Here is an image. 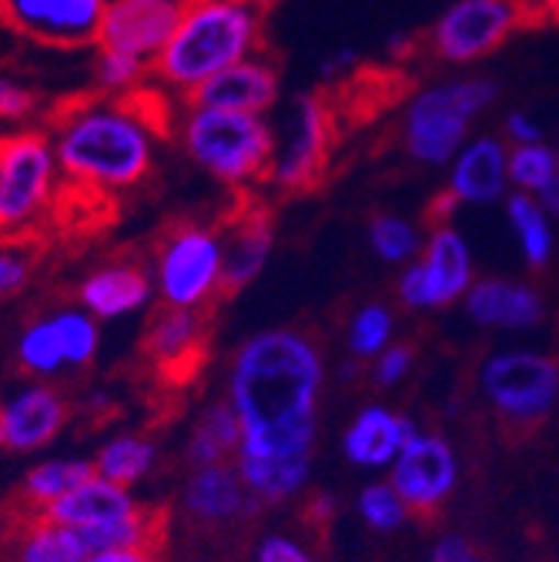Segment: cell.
<instances>
[{"instance_id":"ac0fdd59","label":"cell","mask_w":559,"mask_h":562,"mask_svg":"<svg viewBox=\"0 0 559 562\" xmlns=\"http://www.w3.org/2000/svg\"><path fill=\"white\" fill-rule=\"evenodd\" d=\"M191 101L204 108L268 117L278 108V101H282V70H278V64L261 50L222 70V75L208 81Z\"/></svg>"},{"instance_id":"1f68e13d","label":"cell","mask_w":559,"mask_h":562,"mask_svg":"<svg viewBox=\"0 0 559 562\" xmlns=\"http://www.w3.org/2000/svg\"><path fill=\"white\" fill-rule=\"evenodd\" d=\"M18 366L21 372L47 382L54 375H60L67 366V356L60 348V338H57V328L51 322V315H41L34 322L24 325V331L18 335Z\"/></svg>"},{"instance_id":"484cf974","label":"cell","mask_w":559,"mask_h":562,"mask_svg":"<svg viewBox=\"0 0 559 562\" xmlns=\"http://www.w3.org/2000/svg\"><path fill=\"white\" fill-rule=\"evenodd\" d=\"M94 475V462L85 459H44L21 479V499L31 513H51L60 499Z\"/></svg>"},{"instance_id":"e575fe53","label":"cell","mask_w":559,"mask_h":562,"mask_svg":"<svg viewBox=\"0 0 559 562\" xmlns=\"http://www.w3.org/2000/svg\"><path fill=\"white\" fill-rule=\"evenodd\" d=\"M392 335H395V315L389 305L382 302H369L362 305L353 322H348V351H353L356 359H379L382 351L392 345Z\"/></svg>"},{"instance_id":"d6986e66","label":"cell","mask_w":559,"mask_h":562,"mask_svg":"<svg viewBox=\"0 0 559 562\" xmlns=\"http://www.w3.org/2000/svg\"><path fill=\"white\" fill-rule=\"evenodd\" d=\"M155 278L137 261H104L88 271L78 285V305L88 308L98 322H114L148 308L155 299Z\"/></svg>"},{"instance_id":"83f0119b","label":"cell","mask_w":559,"mask_h":562,"mask_svg":"<svg viewBox=\"0 0 559 562\" xmlns=\"http://www.w3.org/2000/svg\"><path fill=\"white\" fill-rule=\"evenodd\" d=\"M506 222H510V232L519 245L523 261L529 268H546L552 261V251H556V235H552L549 211L539 204V198L513 191L506 198Z\"/></svg>"},{"instance_id":"7dc6e473","label":"cell","mask_w":559,"mask_h":562,"mask_svg":"<svg viewBox=\"0 0 559 562\" xmlns=\"http://www.w3.org/2000/svg\"><path fill=\"white\" fill-rule=\"evenodd\" d=\"M539 204L549 211V218H559V178H556V181L539 194Z\"/></svg>"},{"instance_id":"6da1fadb","label":"cell","mask_w":559,"mask_h":562,"mask_svg":"<svg viewBox=\"0 0 559 562\" xmlns=\"http://www.w3.org/2000/svg\"><path fill=\"white\" fill-rule=\"evenodd\" d=\"M325 362L295 328L251 335L228 369V402L242 422L235 469L258 503H286L309 485Z\"/></svg>"},{"instance_id":"9a60e30c","label":"cell","mask_w":559,"mask_h":562,"mask_svg":"<svg viewBox=\"0 0 559 562\" xmlns=\"http://www.w3.org/2000/svg\"><path fill=\"white\" fill-rule=\"evenodd\" d=\"M510 140L500 134H472L456 161L446 168V194L449 207H485L506 201L513 194L510 184Z\"/></svg>"},{"instance_id":"ba28073f","label":"cell","mask_w":559,"mask_h":562,"mask_svg":"<svg viewBox=\"0 0 559 562\" xmlns=\"http://www.w3.org/2000/svg\"><path fill=\"white\" fill-rule=\"evenodd\" d=\"M47 516L71 526L85 539L88 552L155 546L158 536V519L142 509V503L131 496V488L98 472L81 482L67 499H60Z\"/></svg>"},{"instance_id":"4fadbf2b","label":"cell","mask_w":559,"mask_h":562,"mask_svg":"<svg viewBox=\"0 0 559 562\" xmlns=\"http://www.w3.org/2000/svg\"><path fill=\"white\" fill-rule=\"evenodd\" d=\"M111 0H0L14 37L51 50H98Z\"/></svg>"},{"instance_id":"30bf717a","label":"cell","mask_w":559,"mask_h":562,"mask_svg":"<svg viewBox=\"0 0 559 562\" xmlns=\"http://www.w3.org/2000/svg\"><path fill=\"white\" fill-rule=\"evenodd\" d=\"M476 379L489 408L513 426H536L559 405V362L536 348L496 351Z\"/></svg>"},{"instance_id":"681fc988","label":"cell","mask_w":559,"mask_h":562,"mask_svg":"<svg viewBox=\"0 0 559 562\" xmlns=\"http://www.w3.org/2000/svg\"><path fill=\"white\" fill-rule=\"evenodd\" d=\"M238 4H245V8H251V11H258V14H265L271 4H278V0H238Z\"/></svg>"},{"instance_id":"c3c4849f","label":"cell","mask_w":559,"mask_h":562,"mask_svg":"<svg viewBox=\"0 0 559 562\" xmlns=\"http://www.w3.org/2000/svg\"><path fill=\"white\" fill-rule=\"evenodd\" d=\"M312 513H318V516H328V513H332V496H325V492H322V496L312 503Z\"/></svg>"},{"instance_id":"74e56055","label":"cell","mask_w":559,"mask_h":562,"mask_svg":"<svg viewBox=\"0 0 559 562\" xmlns=\"http://www.w3.org/2000/svg\"><path fill=\"white\" fill-rule=\"evenodd\" d=\"M31 274H34L31 251L21 241H8L4 251H0V292H4V299L24 292L31 285Z\"/></svg>"},{"instance_id":"8fae6325","label":"cell","mask_w":559,"mask_h":562,"mask_svg":"<svg viewBox=\"0 0 559 562\" xmlns=\"http://www.w3.org/2000/svg\"><path fill=\"white\" fill-rule=\"evenodd\" d=\"M278 145L268 184L278 191H309L322 181L332 145H335V111L322 94H295L286 108L282 124H275Z\"/></svg>"},{"instance_id":"836d02e7","label":"cell","mask_w":559,"mask_h":562,"mask_svg":"<svg viewBox=\"0 0 559 562\" xmlns=\"http://www.w3.org/2000/svg\"><path fill=\"white\" fill-rule=\"evenodd\" d=\"M559 178V155L546 140L539 145H516L510 148V184L519 194L539 198Z\"/></svg>"},{"instance_id":"ee69618b","label":"cell","mask_w":559,"mask_h":562,"mask_svg":"<svg viewBox=\"0 0 559 562\" xmlns=\"http://www.w3.org/2000/svg\"><path fill=\"white\" fill-rule=\"evenodd\" d=\"M85 562H158V552H155V546H131V549L91 552Z\"/></svg>"},{"instance_id":"f1b7e54d","label":"cell","mask_w":559,"mask_h":562,"mask_svg":"<svg viewBox=\"0 0 559 562\" xmlns=\"http://www.w3.org/2000/svg\"><path fill=\"white\" fill-rule=\"evenodd\" d=\"M91 81H94L98 94L134 98V94H145L148 88H155V64L137 54L98 47L91 57Z\"/></svg>"},{"instance_id":"d4e9b609","label":"cell","mask_w":559,"mask_h":562,"mask_svg":"<svg viewBox=\"0 0 559 562\" xmlns=\"http://www.w3.org/2000/svg\"><path fill=\"white\" fill-rule=\"evenodd\" d=\"M85 539L47 513H27L14 536V562H85Z\"/></svg>"},{"instance_id":"5bb4252c","label":"cell","mask_w":559,"mask_h":562,"mask_svg":"<svg viewBox=\"0 0 559 562\" xmlns=\"http://www.w3.org/2000/svg\"><path fill=\"white\" fill-rule=\"evenodd\" d=\"M389 482L412 513H436L459 485V456L443 436L415 429L389 469Z\"/></svg>"},{"instance_id":"277c9868","label":"cell","mask_w":559,"mask_h":562,"mask_svg":"<svg viewBox=\"0 0 559 562\" xmlns=\"http://www.w3.org/2000/svg\"><path fill=\"white\" fill-rule=\"evenodd\" d=\"M171 134L194 168L232 191L268 184L278 134L268 117L204 108L194 101L175 104Z\"/></svg>"},{"instance_id":"8d00e7d4","label":"cell","mask_w":559,"mask_h":562,"mask_svg":"<svg viewBox=\"0 0 559 562\" xmlns=\"http://www.w3.org/2000/svg\"><path fill=\"white\" fill-rule=\"evenodd\" d=\"M37 114H41V98L31 85L18 81L14 75L0 78V124H4V131L37 127Z\"/></svg>"},{"instance_id":"60d3db41","label":"cell","mask_w":559,"mask_h":562,"mask_svg":"<svg viewBox=\"0 0 559 562\" xmlns=\"http://www.w3.org/2000/svg\"><path fill=\"white\" fill-rule=\"evenodd\" d=\"M503 137L510 140L513 148H516V145H539V140L546 137V131H543V124H539L536 114L516 108V111H510V114L503 117Z\"/></svg>"},{"instance_id":"44dd1931","label":"cell","mask_w":559,"mask_h":562,"mask_svg":"<svg viewBox=\"0 0 559 562\" xmlns=\"http://www.w3.org/2000/svg\"><path fill=\"white\" fill-rule=\"evenodd\" d=\"M415 426L389 405H366L342 436V456L359 469H392Z\"/></svg>"},{"instance_id":"cb8c5ba5","label":"cell","mask_w":559,"mask_h":562,"mask_svg":"<svg viewBox=\"0 0 559 562\" xmlns=\"http://www.w3.org/2000/svg\"><path fill=\"white\" fill-rule=\"evenodd\" d=\"M201 341H204V318L201 312L188 308H165L152 331H148V356L158 362L161 372H185L201 359Z\"/></svg>"},{"instance_id":"52a82bcc","label":"cell","mask_w":559,"mask_h":562,"mask_svg":"<svg viewBox=\"0 0 559 562\" xmlns=\"http://www.w3.org/2000/svg\"><path fill=\"white\" fill-rule=\"evenodd\" d=\"M152 278L165 308L212 305L225 292V232L198 222L168 228L155 248Z\"/></svg>"},{"instance_id":"603a6c76","label":"cell","mask_w":559,"mask_h":562,"mask_svg":"<svg viewBox=\"0 0 559 562\" xmlns=\"http://www.w3.org/2000/svg\"><path fill=\"white\" fill-rule=\"evenodd\" d=\"M275 232L265 207H245L225 228V292H238L265 271Z\"/></svg>"},{"instance_id":"f546056e","label":"cell","mask_w":559,"mask_h":562,"mask_svg":"<svg viewBox=\"0 0 559 562\" xmlns=\"http://www.w3.org/2000/svg\"><path fill=\"white\" fill-rule=\"evenodd\" d=\"M158 462V449L155 442L142 439V436H114L108 439L98 456H94V472L118 482V485H137L142 479L152 475Z\"/></svg>"},{"instance_id":"7a4b0ae2","label":"cell","mask_w":559,"mask_h":562,"mask_svg":"<svg viewBox=\"0 0 559 562\" xmlns=\"http://www.w3.org/2000/svg\"><path fill=\"white\" fill-rule=\"evenodd\" d=\"M155 88L134 98L85 94L60 104L44 124L54 137L64 181L94 194L134 191L158 165L161 137L171 134V117L148 108Z\"/></svg>"},{"instance_id":"7bdbcfd3","label":"cell","mask_w":559,"mask_h":562,"mask_svg":"<svg viewBox=\"0 0 559 562\" xmlns=\"http://www.w3.org/2000/svg\"><path fill=\"white\" fill-rule=\"evenodd\" d=\"M356 64H359V50H356V47H338V50H332V54L322 60L318 75H322V81H338V78H345Z\"/></svg>"},{"instance_id":"bcb514c9","label":"cell","mask_w":559,"mask_h":562,"mask_svg":"<svg viewBox=\"0 0 559 562\" xmlns=\"http://www.w3.org/2000/svg\"><path fill=\"white\" fill-rule=\"evenodd\" d=\"M533 24H559V0H523Z\"/></svg>"},{"instance_id":"ffe728a7","label":"cell","mask_w":559,"mask_h":562,"mask_svg":"<svg viewBox=\"0 0 559 562\" xmlns=\"http://www.w3.org/2000/svg\"><path fill=\"white\" fill-rule=\"evenodd\" d=\"M462 305L479 328L493 331H529L543 322V295L513 278H476Z\"/></svg>"},{"instance_id":"d590c367","label":"cell","mask_w":559,"mask_h":562,"mask_svg":"<svg viewBox=\"0 0 559 562\" xmlns=\"http://www.w3.org/2000/svg\"><path fill=\"white\" fill-rule=\"evenodd\" d=\"M362 522L376 532H395L405 526L409 519V506L405 499L395 492V485L385 479V482H369L362 492H359V503H356Z\"/></svg>"},{"instance_id":"5b68a950","label":"cell","mask_w":559,"mask_h":562,"mask_svg":"<svg viewBox=\"0 0 559 562\" xmlns=\"http://www.w3.org/2000/svg\"><path fill=\"white\" fill-rule=\"evenodd\" d=\"M500 101V85L462 75L418 88L399 111V145L423 168H449L472 137V124Z\"/></svg>"},{"instance_id":"b9f144b4","label":"cell","mask_w":559,"mask_h":562,"mask_svg":"<svg viewBox=\"0 0 559 562\" xmlns=\"http://www.w3.org/2000/svg\"><path fill=\"white\" fill-rule=\"evenodd\" d=\"M429 562H482V559H479V552L472 549L469 539H462V536L452 532V536H443V539L433 546Z\"/></svg>"},{"instance_id":"3957f363","label":"cell","mask_w":559,"mask_h":562,"mask_svg":"<svg viewBox=\"0 0 559 562\" xmlns=\"http://www.w3.org/2000/svg\"><path fill=\"white\" fill-rule=\"evenodd\" d=\"M265 21L238 0H188L181 27L155 60V88L191 101L222 70L261 54Z\"/></svg>"},{"instance_id":"7402d4cb","label":"cell","mask_w":559,"mask_h":562,"mask_svg":"<svg viewBox=\"0 0 559 562\" xmlns=\"http://www.w3.org/2000/svg\"><path fill=\"white\" fill-rule=\"evenodd\" d=\"M255 496L248 492L242 472L228 462L222 465H198L185 485V513L198 522L222 526L238 519Z\"/></svg>"},{"instance_id":"f907efd6","label":"cell","mask_w":559,"mask_h":562,"mask_svg":"<svg viewBox=\"0 0 559 562\" xmlns=\"http://www.w3.org/2000/svg\"><path fill=\"white\" fill-rule=\"evenodd\" d=\"M556 155H559V145H556Z\"/></svg>"},{"instance_id":"d6a6232c","label":"cell","mask_w":559,"mask_h":562,"mask_svg":"<svg viewBox=\"0 0 559 562\" xmlns=\"http://www.w3.org/2000/svg\"><path fill=\"white\" fill-rule=\"evenodd\" d=\"M51 322L57 328V338H60V348L67 356V366L71 369H85L94 362L98 348H101V328H98V318L88 312V308H57L51 312Z\"/></svg>"},{"instance_id":"2e32d148","label":"cell","mask_w":559,"mask_h":562,"mask_svg":"<svg viewBox=\"0 0 559 562\" xmlns=\"http://www.w3.org/2000/svg\"><path fill=\"white\" fill-rule=\"evenodd\" d=\"M185 11L188 0H111L98 47L137 54L155 64L181 27Z\"/></svg>"},{"instance_id":"4dcf8cb0","label":"cell","mask_w":559,"mask_h":562,"mask_svg":"<svg viewBox=\"0 0 559 562\" xmlns=\"http://www.w3.org/2000/svg\"><path fill=\"white\" fill-rule=\"evenodd\" d=\"M369 248L379 261L385 265H395V268H405L412 265L418 255H423L426 248V238L423 228H418L415 222L402 218V215H392V211H382V215H376L369 222Z\"/></svg>"},{"instance_id":"ab89813d","label":"cell","mask_w":559,"mask_h":562,"mask_svg":"<svg viewBox=\"0 0 559 562\" xmlns=\"http://www.w3.org/2000/svg\"><path fill=\"white\" fill-rule=\"evenodd\" d=\"M412 362H415V356H412V348L409 345H389L382 356L376 359V385H382V389H395L409 372H412Z\"/></svg>"},{"instance_id":"e0dca14e","label":"cell","mask_w":559,"mask_h":562,"mask_svg":"<svg viewBox=\"0 0 559 562\" xmlns=\"http://www.w3.org/2000/svg\"><path fill=\"white\" fill-rule=\"evenodd\" d=\"M67 422V402L51 382H24L0 408V446L8 452L27 456L47 449Z\"/></svg>"},{"instance_id":"9c48e42d","label":"cell","mask_w":559,"mask_h":562,"mask_svg":"<svg viewBox=\"0 0 559 562\" xmlns=\"http://www.w3.org/2000/svg\"><path fill=\"white\" fill-rule=\"evenodd\" d=\"M533 27L523 0H452L429 24L423 47L449 67H472Z\"/></svg>"},{"instance_id":"4316f807","label":"cell","mask_w":559,"mask_h":562,"mask_svg":"<svg viewBox=\"0 0 559 562\" xmlns=\"http://www.w3.org/2000/svg\"><path fill=\"white\" fill-rule=\"evenodd\" d=\"M242 446V422L232 408V402H212L194 422L191 439H188V456L198 465H222L232 456H238Z\"/></svg>"},{"instance_id":"f6af8a7d","label":"cell","mask_w":559,"mask_h":562,"mask_svg":"<svg viewBox=\"0 0 559 562\" xmlns=\"http://www.w3.org/2000/svg\"><path fill=\"white\" fill-rule=\"evenodd\" d=\"M418 41L415 34H392V37H385V57H392V60H405V57H412L415 50H418Z\"/></svg>"},{"instance_id":"f35d334b","label":"cell","mask_w":559,"mask_h":562,"mask_svg":"<svg viewBox=\"0 0 559 562\" xmlns=\"http://www.w3.org/2000/svg\"><path fill=\"white\" fill-rule=\"evenodd\" d=\"M255 562H322V559L292 536L268 532L255 549Z\"/></svg>"},{"instance_id":"8992f818","label":"cell","mask_w":559,"mask_h":562,"mask_svg":"<svg viewBox=\"0 0 559 562\" xmlns=\"http://www.w3.org/2000/svg\"><path fill=\"white\" fill-rule=\"evenodd\" d=\"M60 161L47 124L4 131L0 140V228L8 241L31 235L60 194Z\"/></svg>"},{"instance_id":"7c38bea8","label":"cell","mask_w":559,"mask_h":562,"mask_svg":"<svg viewBox=\"0 0 559 562\" xmlns=\"http://www.w3.org/2000/svg\"><path fill=\"white\" fill-rule=\"evenodd\" d=\"M472 285H476V268L466 235L449 222H439L429 232L423 255L402 268L395 292L405 308L433 312L466 302Z\"/></svg>"}]
</instances>
